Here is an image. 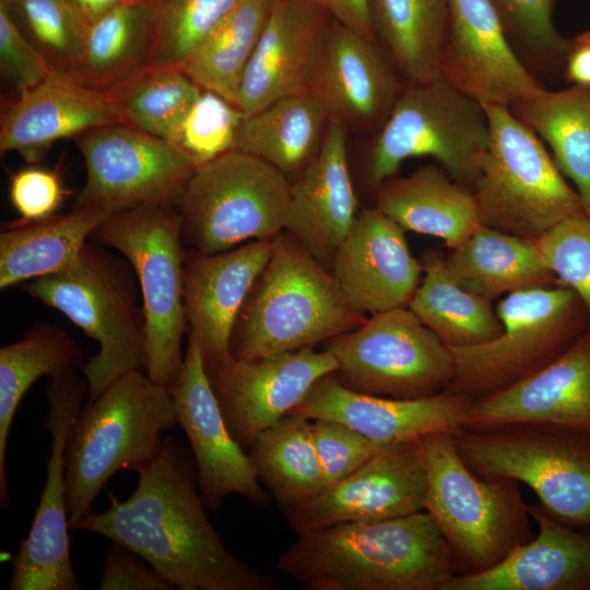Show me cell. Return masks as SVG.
<instances>
[{
	"label": "cell",
	"mask_w": 590,
	"mask_h": 590,
	"mask_svg": "<svg viewBox=\"0 0 590 590\" xmlns=\"http://www.w3.org/2000/svg\"><path fill=\"white\" fill-rule=\"evenodd\" d=\"M193 457L172 436L138 473L125 500L72 529L105 536L142 557L178 590H275L274 580L233 555L205 514Z\"/></svg>",
	"instance_id": "obj_1"
},
{
	"label": "cell",
	"mask_w": 590,
	"mask_h": 590,
	"mask_svg": "<svg viewBox=\"0 0 590 590\" xmlns=\"http://www.w3.org/2000/svg\"><path fill=\"white\" fill-rule=\"evenodd\" d=\"M275 568L306 590H442L457 575L426 510L297 533Z\"/></svg>",
	"instance_id": "obj_2"
},
{
	"label": "cell",
	"mask_w": 590,
	"mask_h": 590,
	"mask_svg": "<svg viewBox=\"0 0 590 590\" xmlns=\"http://www.w3.org/2000/svg\"><path fill=\"white\" fill-rule=\"evenodd\" d=\"M17 287L98 343L83 369L87 402L121 376L146 370L145 316L137 276L125 257L90 238L67 270Z\"/></svg>",
	"instance_id": "obj_3"
},
{
	"label": "cell",
	"mask_w": 590,
	"mask_h": 590,
	"mask_svg": "<svg viewBox=\"0 0 590 590\" xmlns=\"http://www.w3.org/2000/svg\"><path fill=\"white\" fill-rule=\"evenodd\" d=\"M332 273L288 232L250 290L231 337L234 358H253L329 341L359 327Z\"/></svg>",
	"instance_id": "obj_4"
},
{
	"label": "cell",
	"mask_w": 590,
	"mask_h": 590,
	"mask_svg": "<svg viewBox=\"0 0 590 590\" xmlns=\"http://www.w3.org/2000/svg\"><path fill=\"white\" fill-rule=\"evenodd\" d=\"M177 420L168 388L145 371L115 380L74 418L64 449V493L70 528L92 512L109 479L137 472L158 452L161 434Z\"/></svg>",
	"instance_id": "obj_5"
},
{
	"label": "cell",
	"mask_w": 590,
	"mask_h": 590,
	"mask_svg": "<svg viewBox=\"0 0 590 590\" xmlns=\"http://www.w3.org/2000/svg\"><path fill=\"white\" fill-rule=\"evenodd\" d=\"M420 446L427 475L425 510L450 547L457 575L487 570L533 538L517 481L476 475L452 434L425 435Z\"/></svg>",
	"instance_id": "obj_6"
},
{
	"label": "cell",
	"mask_w": 590,
	"mask_h": 590,
	"mask_svg": "<svg viewBox=\"0 0 590 590\" xmlns=\"http://www.w3.org/2000/svg\"><path fill=\"white\" fill-rule=\"evenodd\" d=\"M489 142L471 185L482 225L538 240L586 212L535 132L508 107H485Z\"/></svg>",
	"instance_id": "obj_7"
},
{
	"label": "cell",
	"mask_w": 590,
	"mask_h": 590,
	"mask_svg": "<svg viewBox=\"0 0 590 590\" xmlns=\"http://www.w3.org/2000/svg\"><path fill=\"white\" fill-rule=\"evenodd\" d=\"M452 438L476 475L524 483L559 522L590 529V434L522 422L463 427Z\"/></svg>",
	"instance_id": "obj_8"
},
{
	"label": "cell",
	"mask_w": 590,
	"mask_h": 590,
	"mask_svg": "<svg viewBox=\"0 0 590 590\" xmlns=\"http://www.w3.org/2000/svg\"><path fill=\"white\" fill-rule=\"evenodd\" d=\"M503 330L495 339L449 347L450 390L472 401L506 389L546 367L589 329L577 294L559 283L519 290L496 306Z\"/></svg>",
	"instance_id": "obj_9"
},
{
	"label": "cell",
	"mask_w": 590,
	"mask_h": 590,
	"mask_svg": "<svg viewBox=\"0 0 590 590\" xmlns=\"http://www.w3.org/2000/svg\"><path fill=\"white\" fill-rule=\"evenodd\" d=\"M91 239L119 252L138 280L146 322V375L168 388L182 362L186 247L174 205L146 204L105 220Z\"/></svg>",
	"instance_id": "obj_10"
},
{
	"label": "cell",
	"mask_w": 590,
	"mask_h": 590,
	"mask_svg": "<svg viewBox=\"0 0 590 590\" xmlns=\"http://www.w3.org/2000/svg\"><path fill=\"white\" fill-rule=\"evenodd\" d=\"M291 181L268 162L232 150L199 166L177 210L186 248L215 253L284 231Z\"/></svg>",
	"instance_id": "obj_11"
},
{
	"label": "cell",
	"mask_w": 590,
	"mask_h": 590,
	"mask_svg": "<svg viewBox=\"0 0 590 590\" xmlns=\"http://www.w3.org/2000/svg\"><path fill=\"white\" fill-rule=\"evenodd\" d=\"M489 137L485 107L445 79L406 84L375 141L370 179L379 186L405 160L430 156L471 188Z\"/></svg>",
	"instance_id": "obj_12"
},
{
	"label": "cell",
	"mask_w": 590,
	"mask_h": 590,
	"mask_svg": "<svg viewBox=\"0 0 590 590\" xmlns=\"http://www.w3.org/2000/svg\"><path fill=\"white\" fill-rule=\"evenodd\" d=\"M346 388L393 399H420L450 389L449 347L408 308L371 315L359 327L327 341Z\"/></svg>",
	"instance_id": "obj_13"
},
{
	"label": "cell",
	"mask_w": 590,
	"mask_h": 590,
	"mask_svg": "<svg viewBox=\"0 0 590 590\" xmlns=\"http://www.w3.org/2000/svg\"><path fill=\"white\" fill-rule=\"evenodd\" d=\"M86 179L72 208L109 216L146 204L177 206L196 163L177 145L126 123L75 138Z\"/></svg>",
	"instance_id": "obj_14"
},
{
	"label": "cell",
	"mask_w": 590,
	"mask_h": 590,
	"mask_svg": "<svg viewBox=\"0 0 590 590\" xmlns=\"http://www.w3.org/2000/svg\"><path fill=\"white\" fill-rule=\"evenodd\" d=\"M47 415L40 426L51 435L47 479L31 529L12 562L10 590H81L70 558L64 493V449L70 427L87 396L78 370L48 378Z\"/></svg>",
	"instance_id": "obj_15"
},
{
	"label": "cell",
	"mask_w": 590,
	"mask_h": 590,
	"mask_svg": "<svg viewBox=\"0 0 590 590\" xmlns=\"http://www.w3.org/2000/svg\"><path fill=\"white\" fill-rule=\"evenodd\" d=\"M174 411L193 453L204 507L220 510L225 498L238 494L257 507L271 504L253 463L233 438L209 379L198 340L188 333L181 368L168 387Z\"/></svg>",
	"instance_id": "obj_16"
},
{
	"label": "cell",
	"mask_w": 590,
	"mask_h": 590,
	"mask_svg": "<svg viewBox=\"0 0 590 590\" xmlns=\"http://www.w3.org/2000/svg\"><path fill=\"white\" fill-rule=\"evenodd\" d=\"M426 496L427 475L415 439L382 447L354 472L283 514L288 526L302 533L423 511Z\"/></svg>",
	"instance_id": "obj_17"
},
{
	"label": "cell",
	"mask_w": 590,
	"mask_h": 590,
	"mask_svg": "<svg viewBox=\"0 0 590 590\" xmlns=\"http://www.w3.org/2000/svg\"><path fill=\"white\" fill-rule=\"evenodd\" d=\"M312 347L231 357L205 367L226 425L245 451L261 432L295 409L320 378L338 369L329 351Z\"/></svg>",
	"instance_id": "obj_18"
},
{
	"label": "cell",
	"mask_w": 590,
	"mask_h": 590,
	"mask_svg": "<svg viewBox=\"0 0 590 590\" xmlns=\"http://www.w3.org/2000/svg\"><path fill=\"white\" fill-rule=\"evenodd\" d=\"M441 78L484 107L514 109L545 88L510 46L491 0H448Z\"/></svg>",
	"instance_id": "obj_19"
},
{
	"label": "cell",
	"mask_w": 590,
	"mask_h": 590,
	"mask_svg": "<svg viewBox=\"0 0 590 590\" xmlns=\"http://www.w3.org/2000/svg\"><path fill=\"white\" fill-rule=\"evenodd\" d=\"M331 20L316 0L272 1L239 90L237 107L245 115L311 90Z\"/></svg>",
	"instance_id": "obj_20"
},
{
	"label": "cell",
	"mask_w": 590,
	"mask_h": 590,
	"mask_svg": "<svg viewBox=\"0 0 590 590\" xmlns=\"http://www.w3.org/2000/svg\"><path fill=\"white\" fill-rule=\"evenodd\" d=\"M472 402L450 389L420 399L371 396L346 388L329 374L288 414L340 422L378 444L390 445L433 433L455 435L463 427Z\"/></svg>",
	"instance_id": "obj_21"
},
{
	"label": "cell",
	"mask_w": 590,
	"mask_h": 590,
	"mask_svg": "<svg viewBox=\"0 0 590 590\" xmlns=\"http://www.w3.org/2000/svg\"><path fill=\"white\" fill-rule=\"evenodd\" d=\"M404 232L378 208L364 209L335 250L332 275L358 314L408 307L423 267L412 256Z\"/></svg>",
	"instance_id": "obj_22"
},
{
	"label": "cell",
	"mask_w": 590,
	"mask_h": 590,
	"mask_svg": "<svg viewBox=\"0 0 590 590\" xmlns=\"http://www.w3.org/2000/svg\"><path fill=\"white\" fill-rule=\"evenodd\" d=\"M273 239L250 240L215 253L186 248L184 311L189 332L199 342L204 366L228 361L238 314L267 266Z\"/></svg>",
	"instance_id": "obj_23"
},
{
	"label": "cell",
	"mask_w": 590,
	"mask_h": 590,
	"mask_svg": "<svg viewBox=\"0 0 590 590\" xmlns=\"http://www.w3.org/2000/svg\"><path fill=\"white\" fill-rule=\"evenodd\" d=\"M118 122L121 118L107 92L52 69L2 110L0 152H17L27 163H37L55 141Z\"/></svg>",
	"instance_id": "obj_24"
},
{
	"label": "cell",
	"mask_w": 590,
	"mask_h": 590,
	"mask_svg": "<svg viewBox=\"0 0 590 590\" xmlns=\"http://www.w3.org/2000/svg\"><path fill=\"white\" fill-rule=\"evenodd\" d=\"M522 422L559 425L590 434L589 329L543 369L474 400L463 427Z\"/></svg>",
	"instance_id": "obj_25"
},
{
	"label": "cell",
	"mask_w": 590,
	"mask_h": 590,
	"mask_svg": "<svg viewBox=\"0 0 590 590\" xmlns=\"http://www.w3.org/2000/svg\"><path fill=\"white\" fill-rule=\"evenodd\" d=\"M345 123L332 118L316 156L291 182L284 231L292 234L324 268L357 215Z\"/></svg>",
	"instance_id": "obj_26"
},
{
	"label": "cell",
	"mask_w": 590,
	"mask_h": 590,
	"mask_svg": "<svg viewBox=\"0 0 590 590\" xmlns=\"http://www.w3.org/2000/svg\"><path fill=\"white\" fill-rule=\"evenodd\" d=\"M397 73L377 42L332 19L310 91L322 98L331 119L384 123L403 87Z\"/></svg>",
	"instance_id": "obj_27"
},
{
	"label": "cell",
	"mask_w": 590,
	"mask_h": 590,
	"mask_svg": "<svg viewBox=\"0 0 590 590\" xmlns=\"http://www.w3.org/2000/svg\"><path fill=\"white\" fill-rule=\"evenodd\" d=\"M538 534L494 567L456 575L442 590H590V533L528 505Z\"/></svg>",
	"instance_id": "obj_28"
},
{
	"label": "cell",
	"mask_w": 590,
	"mask_h": 590,
	"mask_svg": "<svg viewBox=\"0 0 590 590\" xmlns=\"http://www.w3.org/2000/svg\"><path fill=\"white\" fill-rule=\"evenodd\" d=\"M377 205L404 231L442 239L450 249L467 240L482 220L470 188L437 165L378 186Z\"/></svg>",
	"instance_id": "obj_29"
},
{
	"label": "cell",
	"mask_w": 590,
	"mask_h": 590,
	"mask_svg": "<svg viewBox=\"0 0 590 590\" xmlns=\"http://www.w3.org/2000/svg\"><path fill=\"white\" fill-rule=\"evenodd\" d=\"M330 120L314 91L284 96L244 116L235 150L268 162L287 179L297 177L318 153Z\"/></svg>",
	"instance_id": "obj_30"
},
{
	"label": "cell",
	"mask_w": 590,
	"mask_h": 590,
	"mask_svg": "<svg viewBox=\"0 0 590 590\" xmlns=\"http://www.w3.org/2000/svg\"><path fill=\"white\" fill-rule=\"evenodd\" d=\"M452 279L491 302L511 292L557 284L538 241L482 225L445 257Z\"/></svg>",
	"instance_id": "obj_31"
},
{
	"label": "cell",
	"mask_w": 590,
	"mask_h": 590,
	"mask_svg": "<svg viewBox=\"0 0 590 590\" xmlns=\"http://www.w3.org/2000/svg\"><path fill=\"white\" fill-rule=\"evenodd\" d=\"M108 217L95 210L72 208L63 215L7 225L0 233V288L67 270Z\"/></svg>",
	"instance_id": "obj_32"
},
{
	"label": "cell",
	"mask_w": 590,
	"mask_h": 590,
	"mask_svg": "<svg viewBox=\"0 0 590 590\" xmlns=\"http://www.w3.org/2000/svg\"><path fill=\"white\" fill-rule=\"evenodd\" d=\"M375 37L408 84L441 78L448 0H368Z\"/></svg>",
	"instance_id": "obj_33"
},
{
	"label": "cell",
	"mask_w": 590,
	"mask_h": 590,
	"mask_svg": "<svg viewBox=\"0 0 590 590\" xmlns=\"http://www.w3.org/2000/svg\"><path fill=\"white\" fill-rule=\"evenodd\" d=\"M84 353L60 327L40 322L22 339L0 349V506L9 508L7 445L16 409L30 387L40 377L83 370Z\"/></svg>",
	"instance_id": "obj_34"
},
{
	"label": "cell",
	"mask_w": 590,
	"mask_h": 590,
	"mask_svg": "<svg viewBox=\"0 0 590 590\" xmlns=\"http://www.w3.org/2000/svg\"><path fill=\"white\" fill-rule=\"evenodd\" d=\"M424 276L408 308L447 346L462 347L495 339L503 324L492 302L461 287L450 275L445 257L428 252Z\"/></svg>",
	"instance_id": "obj_35"
},
{
	"label": "cell",
	"mask_w": 590,
	"mask_h": 590,
	"mask_svg": "<svg viewBox=\"0 0 590 590\" xmlns=\"http://www.w3.org/2000/svg\"><path fill=\"white\" fill-rule=\"evenodd\" d=\"M260 483L283 510L318 495L327 483L311 421L287 414L261 432L247 450Z\"/></svg>",
	"instance_id": "obj_36"
},
{
	"label": "cell",
	"mask_w": 590,
	"mask_h": 590,
	"mask_svg": "<svg viewBox=\"0 0 590 590\" xmlns=\"http://www.w3.org/2000/svg\"><path fill=\"white\" fill-rule=\"evenodd\" d=\"M511 110L550 145L556 166L590 214V87L544 90Z\"/></svg>",
	"instance_id": "obj_37"
},
{
	"label": "cell",
	"mask_w": 590,
	"mask_h": 590,
	"mask_svg": "<svg viewBox=\"0 0 590 590\" xmlns=\"http://www.w3.org/2000/svg\"><path fill=\"white\" fill-rule=\"evenodd\" d=\"M150 43L142 7L134 1L121 3L87 27L81 54L67 73L83 85L107 92L148 62Z\"/></svg>",
	"instance_id": "obj_38"
},
{
	"label": "cell",
	"mask_w": 590,
	"mask_h": 590,
	"mask_svg": "<svg viewBox=\"0 0 590 590\" xmlns=\"http://www.w3.org/2000/svg\"><path fill=\"white\" fill-rule=\"evenodd\" d=\"M273 0H243L202 42L182 71L202 90L237 106L243 76Z\"/></svg>",
	"instance_id": "obj_39"
},
{
	"label": "cell",
	"mask_w": 590,
	"mask_h": 590,
	"mask_svg": "<svg viewBox=\"0 0 590 590\" xmlns=\"http://www.w3.org/2000/svg\"><path fill=\"white\" fill-rule=\"evenodd\" d=\"M201 91L179 68L144 63L107 93L122 123L172 142Z\"/></svg>",
	"instance_id": "obj_40"
},
{
	"label": "cell",
	"mask_w": 590,
	"mask_h": 590,
	"mask_svg": "<svg viewBox=\"0 0 590 590\" xmlns=\"http://www.w3.org/2000/svg\"><path fill=\"white\" fill-rule=\"evenodd\" d=\"M146 13V63L182 69L190 56L243 0H132Z\"/></svg>",
	"instance_id": "obj_41"
},
{
	"label": "cell",
	"mask_w": 590,
	"mask_h": 590,
	"mask_svg": "<svg viewBox=\"0 0 590 590\" xmlns=\"http://www.w3.org/2000/svg\"><path fill=\"white\" fill-rule=\"evenodd\" d=\"M25 36L59 71L69 72L84 43L86 26L66 0H8Z\"/></svg>",
	"instance_id": "obj_42"
},
{
	"label": "cell",
	"mask_w": 590,
	"mask_h": 590,
	"mask_svg": "<svg viewBox=\"0 0 590 590\" xmlns=\"http://www.w3.org/2000/svg\"><path fill=\"white\" fill-rule=\"evenodd\" d=\"M245 114L222 96L202 90L191 106L172 143L199 167L235 149L239 125Z\"/></svg>",
	"instance_id": "obj_43"
},
{
	"label": "cell",
	"mask_w": 590,
	"mask_h": 590,
	"mask_svg": "<svg viewBox=\"0 0 590 590\" xmlns=\"http://www.w3.org/2000/svg\"><path fill=\"white\" fill-rule=\"evenodd\" d=\"M536 241L557 283L571 288L580 298L590 330V214L563 220Z\"/></svg>",
	"instance_id": "obj_44"
},
{
	"label": "cell",
	"mask_w": 590,
	"mask_h": 590,
	"mask_svg": "<svg viewBox=\"0 0 590 590\" xmlns=\"http://www.w3.org/2000/svg\"><path fill=\"white\" fill-rule=\"evenodd\" d=\"M507 34L541 56L566 58L570 40L553 23V0H491Z\"/></svg>",
	"instance_id": "obj_45"
},
{
	"label": "cell",
	"mask_w": 590,
	"mask_h": 590,
	"mask_svg": "<svg viewBox=\"0 0 590 590\" xmlns=\"http://www.w3.org/2000/svg\"><path fill=\"white\" fill-rule=\"evenodd\" d=\"M311 436L327 486L354 472L387 446L331 420H312Z\"/></svg>",
	"instance_id": "obj_46"
},
{
	"label": "cell",
	"mask_w": 590,
	"mask_h": 590,
	"mask_svg": "<svg viewBox=\"0 0 590 590\" xmlns=\"http://www.w3.org/2000/svg\"><path fill=\"white\" fill-rule=\"evenodd\" d=\"M54 68L14 21L8 0H0V72L17 94L40 83Z\"/></svg>",
	"instance_id": "obj_47"
},
{
	"label": "cell",
	"mask_w": 590,
	"mask_h": 590,
	"mask_svg": "<svg viewBox=\"0 0 590 590\" xmlns=\"http://www.w3.org/2000/svg\"><path fill=\"white\" fill-rule=\"evenodd\" d=\"M10 200L21 222H34L55 215L66 191L57 172L22 168L10 177Z\"/></svg>",
	"instance_id": "obj_48"
},
{
	"label": "cell",
	"mask_w": 590,
	"mask_h": 590,
	"mask_svg": "<svg viewBox=\"0 0 590 590\" xmlns=\"http://www.w3.org/2000/svg\"><path fill=\"white\" fill-rule=\"evenodd\" d=\"M144 559L127 547L110 542L102 565L101 590H173L175 587Z\"/></svg>",
	"instance_id": "obj_49"
},
{
	"label": "cell",
	"mask_w": 590,
	"mask_h": 590,
	"mask_svg": "<svg viewBox=\"0 0 590 590\" xmlns=\"http://www.w3.org/2000/svg\"><path fill=\"white\" fill-rule=\"evenodd\" d=\"M331 17L352 31L376 40L368 0H316Z\"/></svg>",
	"instance_id": "obj_50"
},
{
	"label": "cell",
	"mask_w": 590,
	"mask_h": 590,
	"mask_svg": "<svg viewBox=\"0 0 590 590\" xmlns=\"http://www.w3.org/2000/svg\"><path fill=\"white\" fill-rule=\"evenodd\" d=\"M565 61L566 79L573 85L590 87V30L570 40Z\"/></svg>",
	"instance_id": "obj_51"
},
{
	"label": "cell",
	"mask_w": 590,
	"mask_h": 590,
	"mask_svg": "<svg viewBox=\"0 0 590 590\" xmlns=\"http://www.w3.org/2000/svg\"><path fill=\"white\" fill-rule=\"evenodd\" d=\"M86 28L110 9L132 0H66Z\"/></svg>",
	"instance_id": "obj_52"
}]
</instances>
